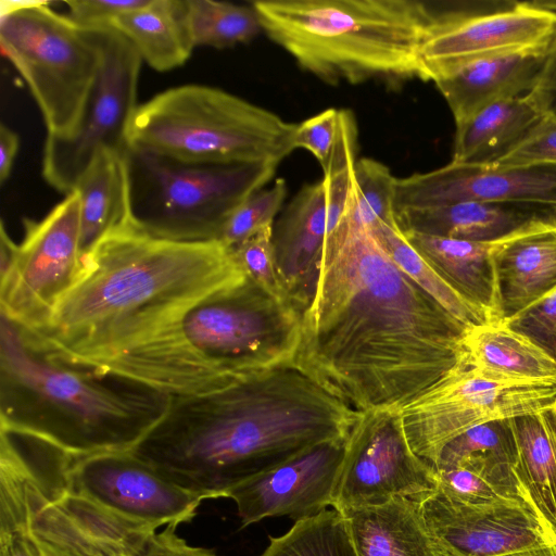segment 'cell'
<instances>
[{
    "label": "cell",
    "instance_id": "5b68a950",
    "mask_svg": "<svg viewBox=\"0 0 556 556\" xmlns=\"http://www.w3.org/2000/svg\"><path fill=\"white\" fill-rule=\"evenodd\" d=\"M1 427L81 456L131 451L170 397L122 376L73 363L1 314Z\"/></svg>",
    "mask_w": 556,
    "mask_h": 556
},
{
    "label": "cell",
    "instance_id": "277c9868",
    "mask_svg": "<svg viewBox=\"0 0 556 556\" xmlns=\"http://www.w3.org/2000/svg\"><path fill=\"white\" fill-rule=\"evenodd\" d=\"M301 312L249 277L218 290L118 355L92 366L169 397L219 391L295 362Z\"/></svg>",
    "mask_w": 556,
    "mask_h": 556
},
{
    "label": "cell",
    "instance_id": "60d3db41",
    "mask_svg": "<svg viewBox=\"0 0 556 556\" xmlns=\"http://www.w3.org/2000/svg\"><path fill=\"white\" fill-rule=\"evenodd\" d=\"M532 164L556 165V119L543 117L515 149L493 166Z\"/></svg>",
    "mask_w": 556,
    "mask_h": 556
},
{
    "label": "cell",
    "instance_id": "f35d334b",
    "mask_svg": "<svg viewBox=\"0 0 556 556\" xmlns=\"http://www.w3.org/2000/svg\"><path fill=\"white\" fill-rule=\"evenodd\" d=\"M340 110L327 109L296 124L294 149L309 151L324 169L331 156L339 130Z\"/></svg>",
    "mask_w": 556,
    "mask_h": 556
},
{
    "label": "cell",
    "instance_id": "d6986e66",
    "mask_svg": "<svg viewBox=\"0 0 556 556\" xmlns=\"http://www.w3.org/2000/svg\"><path fill=\"white\" fill-rule=\"evenodd\" d=\"M346 440L317 444L229 489L225 497L235 502L242 527L268 517L298 521L332 506Z\"/></svg>",
    "mask_w": 556,
    "mask_h": 556
},
{
    "label": "cell",
    "instance_id": "8fae6325",
    "mask_svg": "<svg viewBox=\"0 0 556 556\" xmlns=\"http://www.w3.org/2000/svg\"><path fill=\"white\" fill-rule=\"evenodd\" d=\"M0 245L1 314L39 332L83 268L78 192L66 194L40 220L24 219V237L18 244L2 223Z\"/></svg>",
    "mask_w": 556,
    "mask_h": 556
},
{
    "label": "cell",
    "instance_id": "1f68e13d",
    "mask_svg": "<svg viewBox=\"0 0 556 556\" xmlns=\"http://www.w3.org/2000/svg\"><path fill=\"white\" fill-rule=\"evenodd\" d=\"M374 235L395 265L467 328L492 321L488 314L454 289L407 240L397 222H380Z\"/></svg>",
    "mask_w": 556,
    "mask_h": 556
},
{
    "label": "cell",
    "instance_id": "ba28073f",
    "mask_svg": "<svg viewBox=\"0 0 556 556\" xmlns=\"http://www.w3.org/2000/svg\"><path fill=\"white\" fill-rule=\"evenodd\" d=\"M296 124L219 88L182 85L140 104L128 146L187 163L278 166Z\"/></svg>",
    "mask_w": 556,
    "mask_h": 556
},
{
    "label": "cell",
    "instance_id": "ac0fdd59",
    "mask_svg": "<svg viewBox=\"0 0 556 556\" xmlns=\"http://www.w3.org/2000/svg\"><path fill=\"white\" fill-rule=\"evenodd\" d=\"M464 201L556 207V165L496 167L450 162L431 172L396 179V214Z\"/></svg>",
    "mask_w": 556,
    "mask_h": 556
},
{
    "label": "cell",
    "instance_id": "7c38bea8",
    "mask_svg": "<svg viewBox=\"0 0 556 556\" xmlns=\"http://www.w3.org/2000/svg\"><path fill=\"white\" fill-rule=\"evenodd\" d=\"M554 404L555 383L498 380L459 366L396 412L412 451L432 467L444 446L467 430Z\"/></svg>",
    "mask_w": 556,
    "mask_h": 556
},
{
    "label": "cell",
    "instance_id": "9c48e42d",
    "mask_svg": "<svg viewBox=\"0 0 556 556\" xmlns=\"http://www.w3.org/2000/svg\"><path fill=\"white\" fill-rule=\"evenodd\" d=\"M129 223L165 240H218L231 214L265 187L276 165L187 163L132 147L125 152Z\"/></svg>",
    "mask_w": 556,
    "mask_h": 556
},
{
    "label": "cell",
    "instance_id": "f6af8a7d",
    "mask_svg": "<svg viewBox=\"0 0 556 556\" xmlns=\"http://www.w3.org/2000/svg\"><path fill=\"white\" fill-rule=\"evenodd\" d=\"M500 556H556V544L527 548Z\"/></svg>",
    "mask_w": 556,
    "mask_h": 556
},
{
    "label": "cell",
    "instance_id": "d6a6232c",
    "mask_svg": "<svg viewBox=\"0 0 556 556\" xmlns=\"http://www.w3.org/2000/svg\"><path fill=\"white\" fill-rule=\"evenodd\" d=\"M185 2L194 48H230L250 42L262 31L258 15L252 5L215 0Z\"/></svg>",
    "mask_w": 556,
    "mask_h": 556
},
{
    "label": "cell",
    "instance_id": "2e32d148",
    "mask_svg": "<svg viewBox=\"0 0 556 556\" xmlns=\"http://www.w3.org/2000/svg\"><path fill=\"white\" fill-rule=\"evenodd\" d=\"M76 490L101 506L156 529L193 520L207 495L175 483L131 451L75 456Z\"/></svg>",
    "mask_w": 556,
    "mask_h": 556
},
{
    "label": "cell",
    "instance_id": "4dcf8cb0",
    "mask_svg": "<svg viewBox=\"0 0 556 556\" xmlns=\"http://www.w3.org/2000/svg\"><path fill=\"white\" fill-rule=\"evenodd\" d=\"M465 460L480 462L504 492L523 498L514 473L517 446L509 419L485 422L462 433L444 446L432 468L448 469Z\"/></svg>",
    "mask_w": 556,
    "mask_h": 556
},
{
    "label": "cell",
    "instance_id": "cb8c5ba5",
    "mask_svg": "<svg viewBox=\"0 0 556 556\" xmlns=\"http://www.w3.org/2000/svg\"><path fill=\"white\" fill-rule=\"evenodd\" d=\"M555 213L556 207L544 205L464 201L424 210L403 211L396 214V220L405 232L492 241Z\"/></svg>",
    "mask_w": 556,
    "mask_h": 556
},
{
    "label": "cell",
    "instance_id": "ab89813d",
    "mask_svg": "<svg viewBox=\"0 0 556 556\" xmlns=\"http://www.w3.org/2000/svg\"><path fill=\"white\" fill-rule=\"evenodd\" d=\"M435 473L439 489L454 500L469 504H482L507 498L480 472L468 465L437 470Z\"/></svg>",
    "mask_w": 556,
    "mask_h": 556
},
{
    "label": "cell",
    "instance_id": "3957f363",
    "mask_svg": "<svg viewBox=\"0 0 556 556\" xmlns=\"http://www.w3.org/2000/svg\"><path fill=\"white\" fill-rule=\"evenodd\" d=\"M248 278L219 240L155 238L130 223L83 258L80 275L36 333L58 355L93 365L176 320L205 296Z\"/></svg>",
    "mask_w": 556,
    "mask_h": 556
},
{
    "label": "cell",
    "instance_id": "52a82bcc",
    "mask_svg": "<svg viewBox=\"0 0 556 556\" xmlns=\"http://www.w3.org/2000/svg\"><path fill=\"white\" fill-rule=\"evenodd\" d=\"M262 30L330 85L421 79L419 51L434 12L415 0H256Z\"/></svg>",
    "mask_w": 556,
    "mask_h": 556
},
{
    "label": "cell",
    "instance_id": "8992f818",
    "mask_svg": "<svg viewBox=\"0 0 556 556\" xmlns=\"http://www.w3.org/2000/svg\"><path fill=\"white\" fill-rule=\"evenodd\" d=\"M73 455L0 427V556H144L156 528L75 489Z\"/></svg>",
    "mask_w": 556,
    "mask_h": 556
},
{
    "label": "cell",
    "instance_id": "4316f807",
    "mask_svg": "<svg viewBox=\"0 0 556 556\" xmlns=\"http://www.w3.org/2000/svg\"><path fill=\"white\" fill-rule=\"evenodd\" d=\"M464 349L465 366L486 377L556 384V361L502 320L469 329Z\"/></svg>",
    "mask_w": 556,
    "mask_h": 556
},
{
    "label": "cell",
    "instance_id": "d4e9b609",
    "mask_svg": "<svg viewBox=\"0 0 556 556\" xmlns=\"http://www.w3.org/2000/svg\"><path fill=\"white\" fill-rule=\"evenodd\" d=\"M516 446L514 473L521 493L556 544V404L509 419Z\"/></svg>",
    "mask_w": 556,
    "mask_h": 556
},
{
    "label": "cell",
    "instance_id": "8d00e7d4",
    "mask_svg": "<svg viewBox=\"0 0 556 556\" xmlns=\"http://www.w3.org/2000/svg\"><path fill=\"white\" fill-rule=\"evenodd\" d=\"M273 227L274 225L260 230L231 249L252 281L278 299L291 301L276 266Z\"/></svg>",
    "mask_w": 556,
    "mask_h": 556
},
{
    "label": "cell",
    "instance_id": "7402d4cb",
    "mask_svg": "<svg viewBox=\"0 0 556 556\" xmlns=\"http://www.w3.org/2000/svg\"><path fill=\"white\" fill-rule=\"evenodd\" d=\"M546 55L513 53L481 59L433 83L458 125L492 103L527 96L536 84Z\"/></svg>",
    "mask_w": 556,
    "mask_h": 556
},
{
    "label": "cell",
    "instance_id": "9a60e30c",
    "mask_svg": "<svg viewBox=\"0 0 556 556\" xmlns=\"http://www.w3.org/2000/svg\"><path fill=\"white\" fill-rule=\"evenodd\" d=\"M437 488L434 469L412 451L397 412H370L348 437L332 508L381 505L396 496L416 501Z\"/></svg>",
    "mask_w": 556,
    "mask_h": 556
},
{
    "label": "cell",
    "instance_id": "6da1fadb",
    "mask_svg": "<svg viewBox=\"0 0 556 556\" xmlns=\"http://www.w3.org/2000/svg\"><path fill=\"white\" fill-rule=\"evenodd\" d=\"M467 328L407 277L371 229L327 236L295 363L359 413L397 410L465 366Z\"/></svg>",
    "mask_w": 556,
    "mask_h": 556
},
{
    "label": "cell",
    "instance_id": "4fadbf2b",
    "mask_svg": "<svg viewBox=\"0 0 556 556\" xmlns=\"http://www.w3.org/2000/svg\"><path fill=\"white\" fill-rule=\"evenodd\" d=\"M142 60L118 31L103 27V60L81 118L67 137L48 136L42 153L45 180L65 195L103 152L123 153L139 106L138 83Z\"/></svg>",
    "mask_w": 556,
    "mask_h": 556
},
{
    "label": "cell",
    "instance_id": "30bf717a",
    "mask_svg": "<svg viewBox=\"0 0 556 556\" xmlns=\"http://www.w3.org/2000/svg\"><path fill=\"white\" fill-rule=\"evenodd\" d=\"M3 54L27 84L48 136L76 129L103 60V27H86L45 3L10 7L0 17Z\"/></svg>",
    "mask_w": 556,
    "mask_h": 556
},
{
    "label": "cell",
    "instance_id": "836d02e7",
    "mask_svg": "<svg viewBox=\"0 0 556 556\" xmlns=\"http://www.w3.org/2000/svg\"><path fill=\"white\" fill-rule=\"evenodd\" d=\"M396 179L384 164L368 157L357 160L350 199L337 228L371 229L380 222H397Z\"/></svg>",
    "mask_w": 556,
    "mask_h": 556
},
{
    "label": "cell",
    "instance_id": "d590c367",
    "mask_svg": "<svg viewBox=\"0 0 556 556\" xmlns=\"http://www.w3.org/2000/svg\"><path fill=\"white\" fill-rule=\"evenodd\" d=\"M287 192L286 180L277 178L270 187L251 194L228 218L218 240L233 248L260 230L274 225Z\"/></svg>",
    "mask_w": 556,
    "mask_h": 556
},
{
    "label": "cell",
    "instance_id": "484cf974",
    "mask_svg": "<svg viewBox=\"0 0 556 556\" xmlns=\"http://www.w3.org/2000/svg\"><path fill=\"white\" fill-rule=\"evenodd\" d=\"M403 232L454 289L483 309L491 320H501L492 260L497 239L472 241Z\"/></svg>",
    "mask_w": 556,
    "mask_h": 556
},
{
    "label": "cell",
    "instance_id": "44dd1931",
    "mask_svg": "<svg viewBox=\"0 0 556 556\" xmlns=\"http://www.w3.org/2000/svg\"><path fill=\"white\" fill-rule=\"evenodd\" d=\"M328 230L323 180L304 185L274 223L273 248L278 274L300 312L315 278Z\"/></svg>",
    "mask_w": 556,
    "mask_h": 556
},
{
    "label": "cell",
    "instance_id": "7bdbcfd3",
    "mask_svg": "<svg viewBox=\"0 0 556 556\" xmlns=\"http://www.w3.org/2000/svg\"><path fill=\"white\" fill-rule=\"evenodd\" d=\"M556 11V1H544ZM543 117L556 119V39L547 52L541 74L527 94Z\"/></svg>",
    "mask_w": 556,
    "mask_h": 556
},
{
    "label": "cell",
    "instance_id": "83f0119b",
    "mask_svg": "<svg viewBox=\"0 0 556 556\" xmlns=\"http://www.w3.org/2000/svg\"><path fill=\"white\" fill-rule=\"evenodd\" d=\"M543 118L527 96L492 103L455 125L453 163L493 165Z\"/></svg>",
    "mask_w": 556,
    "mask_h": 556
},
{
    "label": "cell",
    "instance_id": "5bb4252c",
    "mask_svg": "<svg viewBox=\"0 0 556 556\" xmlns=\"http://www.w3.org/2000/svg\"><path fill=\"white\" fill-rule=\"evenodd\" d=\"M556 39V11L544 1H497L435 14L419 51L421 80L434 81L477 60L547 53Z\"/></svg>",
    "mask_w": 556,
    "mask_h": 556
},
{
    "label": "cell",
    "instance_id": "b9f144b4",
    "mask_svg": "<svg viewBox=\"0 0 556 556\" xmlns=\"http://www.w3.org/2000/svg\"><path fill=\"white\" fill-rule=\"evenodd\" d=\"M150 0H72L66 1L68 16L86 27H109L118 15L144 7Z\"/></svg>",
    "mask_w": 556,
    "mask_h": 556
},
{
    "label": "cell",
    "instance_id": "7a4b0ae2",
    "mask_svg": "<svg viewBox=\"0 0 556 556\" xmlns=\"http://www.w3.org/2000/svg\"><path fill=\"white\" fill-rule=\"evenodd\" d=\"M170 399L131 452L210 500L317 444L348 438L362 416L295 362L219 391Z\"/></svg>",
    "mask_w": 556,
    "mask_h": 556
},
{
    "label": "cell",
    "instance_id": "f1b7e54d",
    "mask_svg": "<svg viewBox=\"0 0 556 556\" xmlns=\"http://www.w3.org/2000/svg\"><path fill=\"white\" fill-rule=\"evenodd\" d=\"M109 27L123 35L141 60L157 72L181 66L194 49L185 0H150L118 15Z\"/></svg>",
    "mask_w": 556,
    "mask_h": 556
},
{
    "label": "cell",
    "instance_id": "74e56055",
    "mask_svg": "<svg viewBox=\"0 0 556 556\" xmlns=\"http://www.w3.org/2000/svg\"><path fill=\"white\" fill-rule=\"evenodd\" d=\"M502 321L556 361V287Z\"/></svg>",
    "mask_w": 556,
    "mask_h": 556
},
{
    "label": "cell",
    "instance_id": "ee69618b",
    "mask_svg": "<svg viewBox=\"0 0 556 556\" xmlns=\"http://www.w3.org/2000/svg\"><path fill=\"white\" fill-rule=\"evenodd\" d=\"M18 148V135L2 123L0 126V182L2 185L11 175Z\"/></svg>",
    "mask_w": 556,
    "mask_h": 556
},
{
    "label": "cell",
    "instance_id": "603a6c76",
    "mask_svg": "<svg viewBox=\"0 0 556 556\" xmlns=\"http://www.w3.org/2000/svg\"><path fill=\"white\" fill-rule=\"evenodd\" d=\"M340 513L356 556H448L413 498L396 496L381 505Z\"/></svg>",
    "mask_w": 556,
    "mask_h": 556
},
{
    "label": "cell",
    "instance_id": "e575fe53",
    "mask_svg": "<svg viewBox=\"0 0 556 556\" xmlns=\"http://www.w3.org/2000/svg\"><path fill=\"white\" fill-rule=\"evenodd\" d=\"M260 556H356L344 518L337 509L294 521L282 535L270 536Z\"/></svg>",
    "mask_w": 556,
    "mask_h": 556
},
{
    "label": "cell",
    "instance_id": "e0dca14e",
    "mask_svg": "<svg viewBox=\"0 0 556 556\" xmlns=\"http://www.w3.org/2000/svg\"><path fill=\"white\" fill-rule=\"evenodd\" d=\"M416 501L428 530L448 556H500L555 544L522 501L469 504L439 486Z\"/></svg>",
    "mask_w": 556,
    "mask_h": 556
},
{
    "label": "cell",
    "instance_id": "ffe728a7",
    "mask_svg": "<svg viewBox=\"0 0 556 556\" xmlns=\"http://www.w3.org/2000/svg\"><path fill=\"white\" fill-rule=\"evenodd\" d=\"M492 260L502 320L556 287V213L497 239Z\"/></svg>",
    "mask_w": 556,
    "mask_h": 556
},
{
    "label": "cell",
    "instance_id": "f546056e",
    "mask_svg": "<svg viewBox=\"0 0 556 556\" xmlns=\"http://www.w3.org/2000/svg\"><path fill=\"white\" fill-rule=\"evenodd\" d=\"M125 152L101 153L75 188L80 198L83 258L105 236L129 224Z\"/></svg>",
    "mask_w": 556,
    "mask_h": 556
}]
</instances>
